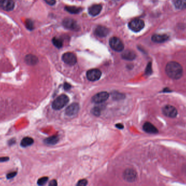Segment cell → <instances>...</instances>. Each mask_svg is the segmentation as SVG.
<instances>
[{
    "mask_svg": "<svg viewBox=\"0 0 186 186\" xmlns=\"http://www.w3.org/2000/svg\"><path fill=\"white\" fill-rule=\"evenodd\" d=\"M15 7V2L12 1H0V9L5 11H11Z\"/></svg>",
    "mask_w": 186,
    "mask_h": 186,
    "instance_id": "obj_12",
    "label": "cell"
},
{
    "mask_svg": "<svg viewBox=\"0 0 186 186\" xmlns=\"http://www.w3.org/2000/svg\"><path fill=\"white\" fill-rule=\"evenodd\" d=\"M112 97L114 100H123L124 97V95L122 93H119V92H113L112 93Z\"/></svg>",
    "mask_w": 186,
    "mask_h": 186,
    "instance_id": "obj_24",
    "label": "cell"
},
{
    "mask_svg": "<svg viewBox=\"0 0 186 186\" xmlns=\"http://www.w3.org/2000/svg\"><path fill=\"white\" fill-rule=\"evenodd\" d=\"M25 62L29 65L33 66L37 63L38 62V59L36 56L29 54L25 57Z\"/></svg>",
    "mask_w": 186,
    "mask_h": 186,
    "instance_id": "obj_18",
    "label": "cell"
},
{
    "mask_svg": "<svg viewBox=\"0 0 186 186\" xmlns=\"http://www.w3.org/2000/svg\"><path fill=\"white\" fill-rule=\"evenodd\" d=\"M110 96L109 93L107 92H101L97 93L92 98V102L96 104H100L106 102Z\"/></svg>",
    "mask_w": 186,
    "mask_h": 186,
    "instance_id": "obj_6",
    "label": "cell"
},
{
    "mask_svg": "<svg viewBox=\"0 0 186 186\" xmlns=\"http://www.w3.org/2000/svg\"><path fill=\"white\" fill-rule=\"evenodd\" d=\"M101 72L99 69H93L88 71L87 73V77L88 79L90 81H94L99 80V79L101 78Z\"/></svg>",
    "mask_w": 186,
    "mask_h": 186,
    "instance_id": "obj_8",
    "label": "cell"
},
{
    "mask_svg": "<svg viewBox=\"0 0 186 186\" xmlns=\"http://www.w3.org/2000/svg\"><path fill=\"white\" fill-rule=\"evenodd\" d=\"M169 36L166 35H154L151 40L154 42L161 43L168 40Z\"/></svg>",
    "mask_w": 186,
    "mask_h": 186,
    "instance_id": "obj_17",
    "label": "cell"
},
{
    "mask_svg": "<svg viewBox=\"0 0 186 186\" xmlns=\"http://www.w3.org/2000/svg\"><path fill=\"white\" fill-rule=\"evenodd\" d=\"M101 108H99V107H98V106L95 107L92 110V114L94 115L97 116H99L101 114Z\"/></svg>",
    "mask_w": 186,
    "mask_h": 186,
    "instance_id": "obj_26",
    "label": "cell"
},
{
    "mask_svg": "<svg viewBox=\"0 0 186 186\" xmlns=\"http://www.w3.org/2000/svg\"><path fill=\"white\" fill-rule=\"evenodd\" d=\"M173 2L177 9H184L186 8V0H177L174 1Z\"/></svg>",
    "mask_w": 186,
    "mask_h": 186,
    "instance_id": "obj_20",
    "label": "cell"
},
{
    "mask_svg": "<svg viewBox=\"0 0 186 186\" xmlns=\"http://www.w3.org/2000/svg\"><path fill=\"white\" fill-rule=\"evenodd\" d=\"M65 9L66 11L71 14H78L82 11L81 8L74 6H66Z\"/></svg>",
    "mask_w": 186,
    "mask_h": 186,
    "instance_id": "obj_22",
    "label": "cell"
},
{
    "mask_svg": "<svg viewBox=\"0 0 186 186\" xmlns=\"http://www.w3.org/2000/svg\"><path fill=\"white\" fill-rule=\"evenodd\" d=\"M16 175V172H11V173H9L8 174H7V177L8 179H10L14 177Z\"/></svg>",
    "mask_w": 186,
    "mask_h": 186,
    "instance_id": "obj_30",
    "label": "cell"
},
{
    "mask_svg": "<svg viewBox=\"0 0 186 186\" xmlns=\"http://www.w3.org/2000/svg\"><path fill=\"white\" fill-rule=\"evenodd\" d=\"M102 6L101 5H93L88 9V12L90 16H97L101 12Z\"/></svg>",
    "mask_w": 186,
    "mask_h": 186,
    "instance_id": "obj_16",
    "label": "cell"
},
{
    "mask_svg": "<svg viewBox=\"0 0 186 186\" xmlns=\"http://www.w3.org/2000/svg\"><path fill=\"white\" fill-rule=\"evenodd\" d=\"M110 45L112 49L118 52L123 51L124 48L123 42L116 37H113L110 39Z\"/></svg>",
    "mask_w": 186,
    "mask_h": 186,
    "instance_id": "obj_3",
    "label": "cell"
},
{
    "mask_svg": "<svg viewBox=\"0 0 186 186\" xmlns=\"http://www.w3.org/2000/svg\"><path fill=\"white\" fill-rule=\"evenodd\" d=\"M162 112L164 115L168 118H174L177 116V111L174 106L167 105L163 107L162 109Z\"/></svg>",
    "mask_w": 186,
    "mask_h": 186,
    "instance_id": "obj_7",
    "label": "cell"
},
{
    "mask_svg": "<svg viewBox=\"0 0 186 186\" xmlns=\"http://www.w3.org/2000/svg\"><path fill=\"white\" fill-rule=\"evenodd\" d=\"M46 2L49 5H55L56 3V1H53V0H49V1H46Z\"/></svg>",
    "mask_w": 186,
    "mask_h": 186,
    "instance_id": "obj_33",
    "label": "cell"
},
{
    "mask_svg": "<svg viewBox=\"0 0 186 186\" xmlns=\"http://www.w3.org/2000/svg\"><path fill=\"white\" fill-rule=\"evenodd\" d=\"M34 142V140L31 137H25L22 140L21 145L22 147H27L32 145Z\"/></svg>",
    "mask_w": 186,
    "mask_h": 186,
    "instance_id": "obj_21",
    "label": "cell"
},
{
    "mask_svg": "<svg viewBox=\"0 0 186 186\" xmlns=\"http://www.w3.org/2000/svg\"><path fill=\"white\" fill-rule=\"evenodd\" d=\"M9 160L8 157H0V162H6Z\"/></svg>",
    "mask_w": 186,
    "mask_h": 186,
    "instance_id": "obj_34",
    "label": "cell"
},
{
    "mask_svg": "<svg viewBox=\"0 0 186 186\" xmlns=\"http://www.w3.org/2000/svg\"><path fill=\"white\" fill-rule=\"evenodd\" d=\"M143 128L146 133L149 134H157L158 132L157 128L150 122H145L143 125Z\"/></svg>",
    "mask_w": 186,
    "mask_h": 186,
    "instance_id": "obj_13",
    "label": "cell"
},
{
    "mask_svg": "<svg viewBox=\"0 0 186 186\" xmlns=\"http://www.w3.org/2000/svg\"><path fill=\"white\" fill-rule=\"evenodd\" d=\"M25 25L26 26V27L29 30H32L34 29V26H33V22L31 20H27L25 22Z\"/></svg>",
    "mask_w": 186,
    "mask_h": 186,
    "instance_id": "obj_27",
    "label": "cell"
},
{
    "mask_svg": "<svg viewBox=\"0 0 186 186\" xmlns=\"http://www.w3.org/2000/svg\"><path fill=\"white\" fill-rule=\"evenodd\" d=\"M62 60L66 64L72 66L77 62L76 56L72 53H66L62 56Z\"/></svg>",
    "mask_w": 186,
    "mask_h": 186,
    "instance_id": "obj_9",
    "label": "cell"
},
{
    "mask_svg": "<svg viewBox=\"0 0 186 186\" xmlns=\"http://www.w3.org/2000/svg\"><path fill=\"white\" fill-rule=\"evenodd\" d=\"M121 57L123 59L129 61H132L135 59L136 58V54L134 51L131 50H126L123 52L121 54Z\"/></svg>",
    "mask_w": 186,
    "mask_h": 186,
    "instance_id": "obj_15",
    "label": "cell"
},
{
    "mask_svg": "<svg viewBox=\"0 0 186 186\" xmlns=\"http://www.w3.org/2000/svg\"><path fill=\"white\" fill-rule=\"evenodd\" d=\"M71 85H70L69 84L66 83V82L65 83L64 85V89H65L66 90H69V89H71Z\"/></svg>",
    "mask_w": 186,
    "mask_h": 186,
    "instance_id": "obj_31",
    "label": "cell"
},
{
    "mask_svg": "<svg viewBox=\"0 0 186 186\" xmlns=\"http://www.w3.org/2000/svg\"><path fill=\"white\" fill-rule=\"evenodd\" d=\"M79 104L75 103L69 105L66 109L65 112L66 115L72 116L76 115L77 113L79 112Z\"/></svg>",
    "mask_w": 186,
    "mask_h": 186,
    "instance_id": "obj_11",
    "label": "cell"
},
{
    "mask_svg": "<svg viewBox=\"0 0 186 186\" xmlns=\"http://www.w3.org/2000/svg\"><path fill=\"white\" fill-rule=\"evenodd\" d=\"M109 32H110L109 30L106 27L99 26L95 30L94 33L98 37H104L108 35Z\"/></svg>",
    "mask_w": 186,
    "mask_h": 186,
    "instance_id": "obj_14",
    "label": "cell"
},
{
    "mask_svg": "<svg viewBox=\"0 0 186 186\" xmlns=\"http://www.w3.org/2000/svg\"><path fill=\"white\" fill-rule=\"evenodd\" d=\"M59 137L58 135H53L50 137L46 138L44 140L45 142L48 145H55L59 142Z\"/></svg>",
    "mask_w": 186,
    "mask_h": 186,
    "instance_id": "obj_19",
    "label": "cell"
},
{
    "mask_svg": "<svg viewBox=\"0 0 186 186\" xmlns=\"http://www.w3.org/2000/svg\"><path fill=\"white\" fill-rule=\"evenodd\" d=\"M48 177H41L38 180L37 184L39 186H43L47 183V182L48 181Z\"/></svg>",
    "mask_w": 186,
    "mask_h": 186,
    "instance_id": "obj_25",
    "label": "cell"
},
{
    "mask_svg": "<svg viewBox=\"0 0 186 186\" xmlns=\"http://www.w3.org/2000/svg\"><path fill=\"white\" fill-rule=\"evenodd\" d=\"M63 25L66 29L71 30H77L79 29V25L76 21L71 18H66L63 21Z\"/></svg>",
    "mask_w": 186,
    "mask_h": 186,
    "instance_id": "obj_10",
    "label": "cell"
},
{
    "mask_svg": "<svg viewBox=\"0 0 186 186\" xmlns=\"http://www.w3.org/2000/svg\"><path fill=\"white\" fill-rule=\"evenodd\" d=\"M88 181L86 179H82L79 180L76 186H86L87 185Z\"/></svg>",
    "mask_w": 186,
    "mask_h": 186,
    "instance_id": "obj_28",
    "label": "cell"
},
{
    "mask_svg": "<svg viewBox=\"0 0 186 186\" xmlns=\"http://www.w3.org/2000/svg\"><path fill=\"white\" fill-rule=\"evenodd\" d=\"M144 21L139 19H136L132 20L129 24V29L134 32H139L141 31L144 27Z\"/></svg>",
    "mask_w": 186,
    "mask_h": 186,
    "instance_id": "obj_5",
    "label": "cell"
},
{
    "mask_svg": "<svg viewBox=\"0 0 186 186\" xmlns=\"http://www.w3.org/2000/svg\"><path fill=\"white\" fill-rule=\"evenodd\" d=\"M69 101V98L66 95H59L53 101L52 108L53 109L58 110L64 108Z\"/></svg>",
    "mask_w": 186,
    "mask_h": 186,
    "instance_id": "obj_2",
    "label": "cell"
},
{
    "mask_svg": "<svg viewBox=\"0 0 186 186\" xmlns=\"http://www.w3.org/2000/svg\"><path fill=\"white\" fill-rule=\"evenodd\" d=\"M116 128H118V129H120L124 128V126H123V124H121V123L116 124Z\"/></svg>",
    "mask_w": 186,
    "mask_h": 186,
    "instance_id": "obj_35",
    "label": "cell"
},
{
    "mask_svg": "<svg viewBox=\"0 0 186 186\" xmlns=\"http://www.w3.org/2000/svg\"><path fill=\"white\" fill-rule=\"evenodd\" d=\"M52 43L53 45L55 47H57V48H61L63 46V42L59 38L54 37L52 39Z\"/></svg>",
    "mask_w": 186,
    "mask_h": 186,
    "instance_id": "obj_23",
    "label": "cell"
},
{
    "mask_svg": "<svg viewBox=\"0 0 186 186\" xmlns=\"http://www.w3.org/2000/svg\"><path fill=\"white\" fill-rule=\"evenodd\" d=\"M57 185L58 184H57V181L56 179H52L50 182L48 186H57Z\"/></svg>",
    "mask_w": 186,
    "mask_h": 186,
    "instance_id": "obj_29",
    "label": "cell"
},
{
    "mask_svg": "<svg viewBox=\"0 0 186 186\" xmlns=\"http://www.w3.org/2000/svg\"><path fill=\"white\" fill-rule=\"evenodd\" d=\"M123 178L126 182H134L137 179V173L133 169H127L123 173Z\"/></svg>",
    "mask_w": 186,
    "mask_h": 186,
    "instance_id": "obj_4",
    "label": "cell"
},
{
    "mask_svg": "<svg viewBox=\"0 0 186 186\" xmlns=\"http://www.w3.org/2000/svg\"><path fill=\"white\" fill-rule=\"evenodd\" d=\"M151 63H149V65L147 67V71H146V73L147 74H149V73H151Z\"/></svg>",
    "mask_w": 186,
    "mask_h": 186,
    "instance_id": "obj_32",
    "label": "cell"
},
{
    "mask_svg": "<svg viewBox=\"0 0 186 186\" xmlns=\"http://www.w3.org/2000/svg\"><path fill=\"white\" fill-rule=\"evenodd\" d=\"M166 72L169 77L177 80L183 74V69L181 64L175 61L169 62L166 67Z\"/></svg>",
    "mask_w": 186,
    "mask_h": 186,
    "instance_id": "obj_1",
    "label": "cell"
}]
</instances>
